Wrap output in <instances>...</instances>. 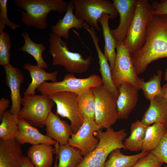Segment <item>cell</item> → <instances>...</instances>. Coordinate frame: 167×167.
Segmentation results:
<instances>
[{
  "instance_id": "1",
  "label": "cell",
  "mask_w": 167,
  "mask_h": 167,
  "mask_svg": "<svg viewBox=\"0 0 167 167\" xmlns=\"http://www.w3.org/2000/svg\"><path fill=\"white\" fill-rule=\"evenodd\" d=\"M167 57V15H153L147 27L145 43L132 54L137 75L144 72L152 62Z\"/></svg>"
},
{
  "instance_id": "2",
  "label": "cell",
  "mask_w": 167,
  "mask_h": 167,
  "mask_svg": "<svg viewBox=\"0 0 167 167\" xmlns=\"http://www.w3.org/2000/svg\"><path fill=\"white\" fill-rule=\"evenodd\" d=\"M21 11V20L27 27L42 30L47 26V17L52 11L60 14L66 11L68 2L62 0H14Z\"/></svg>"
},
{
  "instance_id": "3",
  "label": "cell",
  "mask_w": 167,
  "mask_h": 167,
  "mask_svg": "<svg viewBox=\"0 0 167 167\" xmlns=\"http://www.w3.org/2000/svg\"><path fill=\"white\" fill-rule=\"evenodd\" d=\"M99 143L96 148L83 159L78 167H104L107 157L114 150L123 148V140L127 136L126 130L115 131L110 127L105 131L100 130L95 132Z\"/></svg>"
},
{
  "instance_id": "4",
  "label": "cell",
  "mask_w": 167,
  "mask_h": 167,
  "mask_svg": "<svg viewBox=\"0 0 167 167\" xmlns=\"http://www.w3.org/2000/svg\"><path fill=\"white\" fill-rule=\"evenodd\" d=\"M154 9L147 0H136L132 19L123 42L134 54L144 45L148 24L153 15Z\"/></svg>"
},
{
  "instance_id": "5",
  "label": "cell",
  "mask_w": 167,
  "mask_h": 167,
  "mask_svg": "<svg viewBox=\"0 0 167 167\" xmlns=\"http://www.w3.org/2000/svg\"><path fill=\"white\" fill-rule=\"evenodd\" d=\"M49 52L53 57V66L64 67L70 73L82 74L86 72L92 61V56L84 58L78 53L70 51L61 37L51 33L49 39Z\"/></svg>"
},
{
  "instance_id": "6",
  "label": "cell",
  "mask_w": 167,
  "mask_h": 167,
  "mask_svg": "<svg viewBox=\"0 0 167 167\" xmlns=\"http://www.w3.org/2000/svg\"><path fill=\"white\" fill-rule=\"evenodd\" d=\"M55 104L48 96L35 94L24 95L18 119L24 120L34 127L43 128Z\"/></svg>"
},
{
  "instance_id": "7",
  "label": "cell",
  "mask_w": 167,
  "mask_h": 167,
  "mask_svg": "<svg viewBox=\"0 0 167 167\" xmlns=\"http://www.w3.org/2000/svg\"><path fill=\"white\" fill-rule=\"evenodd\" d=\"M74 14L78 19L85 21L91 27L99 31L98 22L104 14H108L111 19L117 17L118 13L113 3L108 0H73Z\"/></svg>"
},
{
  "instance_id": "8",
  "label": "cell",
  "mask_w": 167,
  "mask_h": 167,
  "mask_svg": "<svg viewBox=\"0 0 167 167\" xmlns=\"http://www.w3.org/2000/svg\"><path fill=\"white\" fill-rule=\"evenodd\" d=\"M102 84L101 78L95 74L87 78L79 79L73 74L69 73L65 75L61 81L44 82L37 90L41 94L46 96L61 92H70L78 95L87 89Z\"/></svg>"
},
{
  "instance_id": "9",
  "label": "cell",
  "mask_w": 167,
  "mask_h": 167,
  "mask_svg": "<svg viewBox=\"0 0 167 167\" xmlns=\"http://www.w3.org/2000/svg\"><path fill=\"white\" fill-rule=\"evenodd\" d=\"M92 88L95 101V121L107 129L118 120L117 99L102 84Z\"/></svg>"
},
{
  "instance_id": "10",
  "label": "cell",
  "mask_w": 167,
  "mask_h": 167,
  "mask_svg": "<svg viewBox=\"0 0 167 167\" xmlns=\"http://www.w3.org/2000/svg\"><path fill=\"white\" fill-rule=\"evenodd\" d=\"M114 66L111 71L113 83L118 89L124 83H128L139 90L138 76L132 61V53L123 43L116 47Z\"/></svg>"
},
{
  "instance_id": "11",
  "label": "cell",
  "mask_w": 167,
  "mask_h": 167,
  "mask_svg": "<svg viewBox=\"0 0 167 167\" xmlns=\"http://www.w3.org/2000/svg\"><path fill=\"white\" fill-rule=\"evenodd\" d=\"M56 105V114L68 118L72 134L76 133L84 122L79 107L78 95L70 92H58L48 96Z\"/></svg>"
},
{
  "instance_id": "12",
  "label": "cell",
  "mask_w": 167,
  "mask_h": 167,
  "mask_svg": "<svg viewBox=\"0 0 167 167\" xmlns=\"http://www.w3.org/2000/svg\"><path fill=\"white\" fill-rule=\"evenodd\" d=\"M103 128L94 120H84L78 131L72 134L68 144L80 151L84 157L93 151L99 144V139L95 137V132Z\"/></svg>"
},
{
  "instance_id": "13",
  "label": "cell",
  "mask_w": 167,
  "mask_h": 167,
  "mask_svg": "<svg viewBox=\"0 0 167 167\" xmlns=\"http://www.w3.org/2000/svg\"><path fill=\"white\" fill-rule=\"evenodd\" d=\"M136 0H113V4L120 16L118 27L110 29L116 43V47L123 43L134 14Z\"/></svg>"
},
{
  "instance_id": "14",
  "label": "cell",
  "mask_w": 167,
  "mask_h": 167,
  "mask_svg": "<svg viewBox=\"0 0 167 167\" xmlns=\"http://www.w3.org/2000/svg\"><path fill=\"white\" fill-rule=\"evenodd\" d=\"M6 74V85L10 89L11 105L9 111L18 116L20 110L22 98L20 94V88L24 77L22 72L11 64L4 67Z\"/></svg>"
},
{
  "instance_id": "15",
  "label": "cell",
  "mask_w": 167,
  "mask_h": 167,
  "mask_svg": "<svg viewBox=\"0 0 167 167\" xmlns=\"http://www.w3.org/2000/svg\"><path fill=\"white\" fill-rule=\"evenodd\" d=\"M117 99L118 119H127L136 105L139 100V90L128 83L122 84L118 89Z\"/></svg>"
},
{
  "instance_id": "16",
  "label": "cell",
  "mask_w": 167,
  "mask_h": 167,
  "mask_svg": "<svg viewBox=\"0 0 167 167\" xmlns=\"http://www.w3.org/2000/svg\"><path fill=\"white\" fill-rule=\"evenodd\" d=\"M46 135L60 145L67 144L72 134L71 126L51 111L45 122Z\"/></svg>"
},
{
  "instance_id": "17",
  "label": "cell",
  "mask_w": 167,
  "mask_h": 167,
  "mask_svg": "<svg viewBox=\"0 0 167 167\" xmlns=\"http://www.w3.org/2000/svg\"><path fill=\"white\" fill-rule=\"evenodd\" d=\"M86 30L89 32L92 37L99 58L100 65V71L101 76L102 85L110 92L117 99L119 92L113 81L111 70L108 60L104 54L101 50L99 46V39L97 37L95 29L92 27H88Z\"/></svg>"
},
{
  "instance_id": "18",
  "label": "cell",
  "mask_w": 167,
  "mask_h": 167,
  "mask_svg": "<svg viewBox=\"0 0 167 167\" xmlns=\"http://www.w3.org/2000/svg\"><path fill=\"white\" fill-rule=\"evenodd\" d=\"M19 130L15 139L21 145L26 143L34 145L45 143L55 145L57 142L41 133L35 127L22 119L19 120Z\"/></svg>"
},
{
  "instance_id": "19",
  "label": "cell",
  "mask_w": 167,
  "mask_h": 167,
  "mask_svg": "<svg viewBox=\"0 0 167 167\" xmlns=\"http://www.w3.org/2000/svg\"><path fill=\"white\" fill-rule=\"evenodd\" d=\"M75 9L72 1L68 2L66 13L62 19L60 18L56 24L51 27L52 33L65 39L69 37V30L75 28L80 29L84 27V21L77 18L73 13Z\"/></svg>"
},
{
  "instance_id": "20",
  "label": "cell",
  "mask_w": 167,
  "mask_h": 167,
  "mask_svg": "<svg viewBox=\"0 0 167 167\" xmlns=\"http://www.w3.org/2000/svg\"><path fill=\"white\" fill-rule=\"evenodd\" d=\"M141 121L148 126L156 122L167 125V105L162 97L156 96L150 101L149 107L145 111Z\"/></svg>"
},
{
  "instance_id": "21",
  "label": "cell",
  "mask_w": 167,
  "mask_h": 167,
  "mask_svg": "<svg viewBox=\"0 0 167 167\" xmlns=\"http://www.w3.org/2000/svg\"><path fill=\"white\" fill-rule=\"evenodd\" d=\"M23 67L29 72L32 79L27 89L24 92V95L35 94L36 90L42 83L46 81L51 80L52 82L58 81L57 71L48 73L43 68L37 65H32L28 63H25Z\"/></svg>"
},
{
  "instance_id": "22",
  "label": "cell",
  "mask_w": 167,
  "mask_h": 167,
  "mask_svg": "<svg viewBox=\"0 0 167 167\" xmlns=\"http://www.w3.org/2000/svg\"><path fill=\"white\" fill-rule=\"evenodd\" d=\"M54 153L52 145L41 143L30 146L27 156L36 167H51Z\"/></svg>"
},
{
  "instance_id": "23",
  "label": "cell",
  "mask_w": 167,
  "mask_h": 167,
  "mask_svg": "<svg viewBox=\"0 0 167 167\" xmlns=\"http://www.w3.org/2000/svg\"><path fill=\"white\" fill-rule=\"evenodd\" d=\"M54 152L57 155L59 163L57 167H78L84 156L80 150L68 144L54 145Z\"/></svg>"
},
{
  "instance_id": "24",
  "label": "cell",
  "mask_w": 167,
  "mask_h": 167,
  "mask_svg": "<svg viewBox=\"0 0 167 167\" xmlns=\"http://www.w3.org/2000/svg\"><path fill=\"white\" fill-rule=\"evenodd\" d=\"M110 19V17L108 14H104L99 19L98 22L101 25L103 30L105 43L104 54L109 63L112 71L114 66L116 56L115 49L117 45L116 41L110 32L109 24Z\"/></svg>"
},
{
  "instance_id": "25",
  "label": "cell",
  "mask_w": 167,
  "mask_h": 167,
  "mask_svg": "<svg viewBox=\"0 0 167 167\" xmlns=\"http://www.w3.org/2000/svg\"><path fill=\"white\" fill-rule=\"evenodd\" d=\"M148 126L139 120L132 123L130 129L131 135L123 142L124 149L132 152L141 150L146 130Z\"/></svg>"
},
{
  "instance_id": "26",
  "label": "cell",
  "mask_w": 167,
  "mask_h": 167,
  "mask_svg": "<svg viewBox=\"0 0 167 167\" xmlns=\"http://www.w3.org/2000/svg\"><path fill=\"white\" fill-rule=\"evenodd\" d=\"M121 149H116L110 153L104 167H132L139 159L150 152L142 151L135 155L128 156L122 154Z\"/></svg>"
},
{
  "instance_id": "27",
  "label": "cell",
  "mask_w": 167,
  "mask_h": 167,
  "mask_svg": "<svg viewBox=\"0 0 167 167\" xmlns=\"http://www.w3.org/2000/svg\"><path fill=\"white\" fill-rule=\"evenodd\" d=\"M167 132V125L156 122L149 126L146 130L142 151L153 150L159 144Z\"/></svg>"
},
{
  "instance_id": "28",
  "label": "cell",
  "mask_w": 167,
  "mask_h": 167,
  "mask_svg": "<svg viewBox=\"0 0 167 167\" xmlns=\"http://www.w3.org/2000/svg\"><path fill=\"white\" fill-rule=\"evenodd\" d=\"M157 74H154L149 79L145 82L143 78L138 77V83L142 90L145 97L152 101L156 96H161L162 87L161 86L162 72L160 70L156 71Z\"/></svg>"
},
{
  "instance_id": "29",
  "label": "cell",
  "mask_w": 167,
  "mask_h": 167,
  "mask_svg": "<svg viewBox=\"0 0 167 167\" xmlns=\"http://www.w3.org/2000/svg\"><path fill=\"white\" fill-rule=\"evenodd\" d=\"M0 120V139L5 140L15 139L19 130L18 116L8 110L4 113Z\"/></svg>"
},
{
  "instance_id": "30",
  "label": "cell",
  "mask_w": 167,
  "mask_h": 167,
  "mask_svg": "<svg viewBox=\"0 0 167 167\" xmlns=\"http://www.w3.org/2000/svg\"><path fill=\"white\" fill-rule=\"evenodd\" d=\"M79 110L84 121L94 120L95 101L92 88L78 95Z\"/></svg>"
},
{
  "instance_id": "31",
  "label": "cell",
  "mask_w": 167,
  "mask_h": 167,
  "mask_svg": "<svg viewBox=\"0 0 167 167\" xmlns=\"http://www.w3.org/2000/svg\"><path fill=\"white\" fill-rule=\"evenodd\" d=\"M21 34L24 40V43L22 46L18 49L19 50L26 52L31 55L36 61L37 65L44 69H47L48 65L42 57L43 53L46 49L44 45L33 42L27 32H23Z\"/></svg>"
},
{
  "instance_id": "32",
  "label": "cell",
  "mask_w": 167,
  "mask_h": 167,
  "mask_svg": "<svg viewBox=\"0 0 167 167\" xmlns=\"http://www.w3.org/2000/svg\"><path fill=\"white\" fill-rule=\"evenodd\" d=\"M11 47L9 35L4 31L0 32V65L4 67L10 64Z\"/></svg>"
},
{
  "instance_id": "33",
  "label": "cell",
  "mask_w": 167,
  "mask_h": 167,
  "mask_svg": "<svg viewBox=\"0 0 167 167\" xmlns=\"http://www.w3.org/2000/svg\"><path fill=\"white\" fill-rule=\"evenodd\" d=\"M7 0H0V32H3L7 26L12 30H15L20 25L11 21L7 15Z\"/></svg>"
},
{
  "instance_id": "34",
  "label": "cell",
  "mask_w": 167,
  "mask_h": 167,
  "mask_svg": "<svg viewBox=\"0 0 167 167\" xmlns=\"http://www.w3.org/2000/svg\"><path fill=\"white\" fill-rule=\"evenodd\" d=\"M150 152L160 161L167 165V132L157 147Z\"/></svg>"
},
{
  "instance_id": "35",
  "label": "cell",
  "mask_w": 167,
  "mask_h": 167,
  "mask_svg": "<svg viewBox=\"0 0 167 167\" xmlns=\"http://www.w3.org/2000/svg\"><path fill=\"white\" fill-rule=\"evenodd\" d=\"M163 163L150 152L139 159L132 167H161Z\"/></svg>"
},
{
  "instance_id": "36",
  "label": "cell",
  "mask_w": 167,
  "mask_h": 167,
  "mask_svg": "<svg viewBox=\"0 0 167 167\" xmlns=\"http://www.w3.org/2000/svg\"><path fill=\"white\" fill-rule=\"evenodd\" d=\"M151 5L154 9V15H167V0L161 1L160 2L153 1Z\"/></svg>"
},
{
  "instance_id": "37",
  "label": "cell",
  "mask_w": 167,
  "mask_h": 167,
  "mask_svg": "<svg viewBox=\"0 0 167 167\" xmlns=\"http://www.w3.org/2000/svg\"><path fill=\"white\" fill-rule=\"evenodd\" d=\"M10 103L8 99L2 97L0 99V120L1 119L4 113L8 108Z\"/></svg>"
},
{
  "instance_id": "38",
  "label": "cell",
  "mask_w": 167,
  "mask_h": 167,
  "mask_svg": "<svg viewBox=\"0 0 167 167\" xmlns=\"http://www.w3.org/2000/svg\"><path fill=\"white\" fill-rule=\"evenodd\" d=\"M21 167H36L30 159L24 155H23Z\"/></svg>"
},
{
  "instance_id": "39",
  "label": "cell",
  "mask_w": 167,
  "mask_h": 167,
  "mask_svg": "<svg viewBox=\"0 0 167 167\" xmlns=\"http://www.w3.org/2000/svg\"><path fill=\"white\" fill-rule=\"evenodd\" d=\"M161 97L165 100L167 105V84L162 87Z\"/></svg>"
},
{
  "instance_id": "40",
  "label": "cell",
  "mask_w": 167,
  "mask_h": 167,
  "mask_svg": "<svg viewBox=\"0 0 167 167\" xmlns=\"http://www.w3.org/2000/svg\"><path fill=\"white\" fill-rule=\"evenodd\" d=\"M164 79L167 82V68L165 70Z\"/></svg>"
},
{
  "instance_id": "41",
  "label": "cell",
  "mask_w": 167,
  "mask_h": 167,
  "mask_svg": "<svg viewBox=\"0 0 167 167\" xmlns=\"http://www.w3.org/2000/svg\"><path fill=\"white\" fill-rule=\"evenodd\" d=\"M58 158L57 156H56V160L55 161L54 165V167H57L58 165V163H57V160H58Z\"/></svg>"
},
{
  "instance_id": "42",
  "label": "cell",
  "mask_w": 167,
  "mask_h": 167,
  "mask_svg": "<svg viewBox=\"0 0 167 167\" xmlns=\"http://www.w3.org/2000/svg\"><path fill=\"white\" fill-rule=\"evenodd\" d=\"M164 167H167V165L164 166Z\"/></svg>"
}]
</instances>
